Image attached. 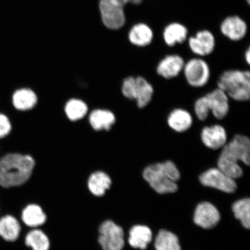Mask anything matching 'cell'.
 Returning a JSON list of instances; mask_svg holds the SVG:
<instances>
[{"label":"cell","mask_w":250,"mask_h":250,"mask_svg":"<svg viewBox=\"0 0 250 250\" xmlns=\"http://www.w3.org/2000/svg\"><path fill=\"white\" fill-rule=\"evenodd\" d=\"M154 39V31L148 24L144 22L134 24L127 30L128 42L137 48L148 46L151 44Z\"/></svg>","instance_id":"7c38bea8"},{"label":"cell","mask_w":250,"mask_h":250,"mask_svg":"<svg viewBox=\"0 0 250 250\" xmlns=\"http://www.w3.org/2000/svg\"><path fill=\"white\" fill-rule=\"evenodd\" d=\"M153 95L154 88L151 84L143 77H136L134 100L136 101L137 107H146L151 102Z\"/></svg>","instance_id":"7402d4cb"},{"label":"cell","mask_w":250,"mask_h":250,"mask_svg":"<svg viewBox=\"0 0 250 250\" xmlns=\"http://www.w3.org/2000/svg\"><path fill=\"white\" fill-rule=\"evenodd\" d=\"M24 245L32 250H49L50 241L48 237L40 229L30 230L24 236Z\"/></svg>","instance_id":"d4e9b609"},{"label":"cell","mask_w":250,"mask_h":250,"mask_svg":"<svg viewBox=\"0 0 250 250\" xmlns=\"http://www.w3.org/2000/svg\"><path fill=\"white\" fill-rule=\"evenodd\" d=\"M36 162L32 156L12 152L0 157V186L13 188L23 186L31 179Z\"/></svg>","instance_id":"6da1fadb"},{"label":"cell","mask_w":250,"mask_h":250,"mask_svg":"<svg viewBox=\"0 0 250 250\" xmlns=\"http://www.w3.org/2000/svg\"><path fill=\"white\" fill-rule=\"evenodd\" d=\"M37 96L35 92L27 87L15 90L12 95V104L18 111H26L32 109L37 104Z\"/></svg>","instance_id":"ac0fdd59"},{"label":"cell","mask_w":250,"mask_h":250,"mask_svg":"<svg viewBox=\"0 0 250 250\" xmlns=\"http://www.w3.org/2000/svg\"><path fill=\"white\" fill-rule=\"evenodd\" d=\"M193 220L197 226L204 229H211L220 221V212L211 203L202 202L196 208Z\"/></svg>","instance_id":"4fadbf2b"},{"label":"cell","mask_w":250,"mask_h":250,"mask_svg":"<svg viewBox=\"0 0 250 250\" xmlns=\"http://www.w3.org/2000/svg\"><path fill=\"white\" fill-rule=\"evenodd\" d=\"M209 112L217 120H223L229 111V98L223 90L217 88L204 96Z\"/></svg>","instance_id":"8fae6325"},{"label":"cell","mask_w":250,"mask_h":250,"mask_svg":"<svg viewBox=\"0 0 250 250\" xmlns=\"http://www.w3.org/2000/svg\"><path fill=\"white\" fill-rule=\"evenodd\" d=\"M201 137L203 145L212 150L223 148L227 143V131L220 125L205 127L202 130Z\"/></svg>","instance_id":"5bb4252c"},{"label":"cell","mask_w":250,"mask_h":250,"mask_svg":"<svg viewBox=\"0 0 250 250\" xmlns=\"http://www.w3.org/2000/svg\"><path fill=\"white\" fill-rule=\"evenodd\" d=\"M112 180L107 173L102 171L94 172L87 181V187L92 194L96 197L104 195L107 190L110 188Z\"/></svg>","instance_id":"44dd1931"},{"label":"cell","mask_w":250,"mask_h":250,"mask_svg":"<svg viewBox=\"0 0 250 250\" xmlns=\"http://www.w3.org/2000/svg\"><path fill=\"white\" fill-rule=\"evenodd\" d=\"M193 118L186 109L176 108L172 111L167 118V124L172 130L177 133H183L192 126Z\"/></svg>","instance_id":"ffe728a7"},{"label":"cell","mask_w":250,"mask_h":250,"mask_svg":"<svg viewBox=\"0 0 250 250\" xmlns=\"http://www.w3.org/2000/svg\"><path fill=\"white\" fill-rule=\"evenodd\" d=\"M144 0H131L130 4L132 5H139L142 4Z\"/></svg>","instance_id":"1f68e13d"},{"label":"cell","mask_w":250,"mask_h":250,"mask_svg":"<svg viewBox=\"0 0 250 250\" xmlns=\"http://www.w3.org/2000/svg\"><path fill=\"white\" fill-rule=\"evenodd\" d=\"M152 238V231L148 227L137 225L131 228L128 242L132 248L144 250L147 248Z\"/></svg>","instance_id":"603a6c76"},{"label":"cell","mask_w":250,"mask_h":250,"mask_svg":"<svg viewBox=\"0 0 250 250\" xmlns=\"http://www.w3.org/2000/svg\"><path fill=\"white\" fill-rule=\"evenodd\" d=\"M185 62L182 56L179 55H167L158 62L156 72L165 79H173L183 72Z\"/></svg>","instance_id":"9a60e30c"},{"label":"cell","mask_w":250,"mask_h":250,"mask_svg":"<svg viewBox=\"0 0 250 250\" xmlns=\"http://www.w3.org/2000/svg\"><path fill=\"white\" fill-rule=\"evenodd\" d=\"M88 108L86 103L81 100H70L65 106V112L67 117L72 121L81 120L87 114Z\"/></svg>","instance_id":"4316f807"},{"label":"cell","mask_w":250,"mask_h":250,"mask_svg":"<svg viewBox=\"0 0 250 250\" xmlns=\"http://www.w3.org/2000/svg\"><path fill=\"white\" fill-rule=\"evenodd\" d=\"M220 30L221 34L231 42H238L246 36L248 26L239 16L231 15L222 21Z\"/></svg>","instance_id":"30bf717a"},{"label":"cell","mask_w":250,"mask_h":250,"mask_svg":"<svg viewBox=\"0 0 250 250\" xmlns=\"http://www.w3.org/2000/svg\"><path fill=\"white\" fill-rule=\"evenodd\" d=\"M98 242L103 250H122L125 245L123 228L114 221L106 220L99 228Z\"/></svg>","instance_id":"5b68a950"},{"label":"cell","mask_w":250,"mask_h":250,"mask_svg":"<svg viewBox=\"0 0 250 250\" xmlns=\"http://www.w3.org/2000/svg\"><path fill=\"white\" fill-rule=\"evenodd\" d=\"M244 57H245L247 63L249 65L250 64V49L249 47H248V49H246Z\"/></svg>","instance_id":"4dcf8cb0"},{"label":"cell","mask_w":250,"mask_h":250,"mask_svg":"<svg viewBox=\"0 0 250 250\" xmlns=\"http://www.w3.org/2000/svg\"><path fill=\"white\" fill-rule=\"evenodd\" d=\"M183 73L187 82L195 87H202L208 82L210 78V68L207 62L197 57L185 62Z\"/></svg>","instance_id":"8992f818"},{"label":"cell","mask_w":250,"mask_h":250,"mask_svg":"<svg viewBox=\"0 0 250 250\" xmlns=\"http://www.w3.org/2000/svg\"><path fill=\"white\" fill-rule=\"evenodd\" d=\"M125 8L120 0H99L98 9L103 26L112 31L124 29L127 23Z\"/></svg>","instance_id":"277c9868"},{"label":"cell","mask_w":250,"mask_h":250,"mask_svg":"<svg viewBox=\"0 0 250 250\" xmlns=\"http://www.w3.org/2000/svg\"><path fill=\"white\" fill-rule=\"evenodd\" d=\"M232 210L236 218L241 222L247 229L250 227V200L245 198L236 202L232 206Z\"/></svg>","instance_id":"83f0119b"},{"label":"cell","mask_w":250,"mask_h":250,"mask_svg":"<svg viewBox=\"0 0 250 250\" xmlns=\"http://www.w3.org/2000/svg\"><path fill=\"white\" fill-rule=\"evenodd\" d=\"M156 250H181L176 234L167 230L159 231L155 240Z\"/></svg>","instance_id":"484cf974"},{"label":"cell","mask_w":250,"mask_h":250,"mask_svg":"<svg viewBox=\"0 0 250 250\" xmlns=\"http://www.w3.org/2000/svg\"><path fill=\"white\" fill-rule=\"evenodd\" d=\"M188 29L185 25L174 21L165 27L162 37L166 45L173 47L185 42L188 39Z\"/></svg>","instance_id":"2e32d148"},{"label":"cell","mask_w":250,"mask_h":250,"mask_svg":"<svg viewBox=\"0 0 250 250\" xmlns=\"http://www.w3.org/2000/svg\"><path fill=\"white\" fill-rule=\"evenodd\" d=\"M246 2H248V4H250V0H246Z\"/></svg>","instance_id":"d6a6232c"},{"label":"cell","mask_w":250,"mask_h":250,"mask_svg":"<svg viewBox=\"0 0 250 250\" xmlns=\"http://www.w3.org/2000/svg\"><path fill=\"white\" fill-rule=\"evenodd\" d=\"M187 40L190 51L198 57L211 55L216 47L214 34L208 30H199Z\"/></svg>","instance_id":"9c48e42d"},{"label":"cell","mask_w":250,"mask_h":250,"mask_svg":"<svg viewBox=\"0 0 250 250\" xmlns=\"http://www.w3.org/2000/svg\"><path fill=\"white\" fill-rule=\"evenodd\" d=\"M47 220L45 212L36 204L25 206L21 213V223L26 227L36 228L42 226Z\"/></svg>","instance_id":"d6986e66"},{"label":"cell","mask_w":250,"mask_h":250,"mask_svg":"<svg viewBox=\"0 0 250 250\" xmlns=\"http://www.w3.org/2000/svg\"><path fill=\"white\" fill-rule=\"evenodd\" d=\"M22 227L21 221L11 214L0 217V237L7 242H15L20 238Z\"/></svg>","instance_id":"e0dca14e"},{"label":"cell","mask_w":250,"mask_h":250,"mask_svg":"<svg viewBox=\"0 0 250 250\" xmlns=\"http://www.w3.org/2000/svg\"><path fill=\"white\" fill-rule=\"evenodd\" d=\"M200 182L203 186L213 188L226 193H233L237 189L235 180L217 168H209L199 176Z\"/></svg>","instance_id":"ba28073f"},{"label":"cell","mask_w":250,"mask_h":250,"mask_svg":"<svg viewBox=\"0 0 250 250\" xmlns=\"http://www.w3.org/2000/svg\"><path fill=\"white\" fill-rule=\"evenodd\" d=\"M217 166L219 169L234 180L243 176V170L239 163L230 161L223 156H219Z\"/></svg>","instance_id":"f1b7e54d"},{"label":"cell","mask_w":250,"mask_h":250,"mask_svg":"<svg viewBox=\"0 0 250 250\" xmlns=\"http://www.w3.org/2000/svg\"><path fill=\"white\" fill-rule=\"evenodd\" d=\"M143 176L156 192L165 194L177 191L176 183L180 179V173L173 162L167 161L148 166Z\"/></svg>","instance_id":"7a4b0ae2"},{"label":"cell","mask_w":250,"mask_h":250,"mask_svg":"<svg viewBox=\"0 0 250 250\" xmlns=\"http://www.w3.org/2000/svg\"><path fill=\"white\" fill-rule=\"evenodd\" d=\"M229 160L249 166L250 163V141L248 137L237 134L227 143L222 149L220 155Z\"/></svg>","instance_id":"52a82bcc"},{"label":"cell","mask_w":250,"mask_h":250,"mask_svg":"<svg viewBox=\"0 0 250 250\" xmlns=\"http://www.w3.org/2000/svg\"><path fill=\"white\" fill-rule=\"evenodd\" d=\"M218 88L223 90L230 98L237 102L248 101L250 98L249 71L229 70L221 74Z\"/></svg>","instance_id":"3957f363"},{"label":"cell","mask_w":250,"mask_h":250,"mask_svg":"<svg viewBox=\"0 0 250 250\" xmlns=\"http://www.w3.org/2000/svg\"><path fill=\"white\" fill-rule=\"evenodd\" d=\"M89 120L90 125L95 130H109L114 125L116 118L111 111L98 109L90 113Z\"/></svg>","instance_id":"cb8c5ba5"},{"label":"cell","mask_w":250,"mask_h":250,"mask_svg":"<svg viewBox=\"0 0 250 250\" xmlns=\"http://www.w3.org/2000/svg\"><path fill=\"white\" fill-rule=\"evenodd\" d=\"M12 130V124L7 115L0 113V139L5 138Z\"/></svg>","instance_id":"f546056e"}]
</instances>
